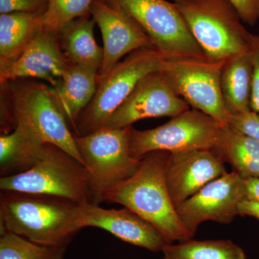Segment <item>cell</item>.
<instances>
[{"instance_id":"obj_12","label":"cell","mask_w":259,"mask_h":259,"mask_svg":"<svg viewBox=\"0 0 259 259\" xmlns=\"http://www.w3.org/2000/svg\"><path fill=\"white\" fill-rule=\"evenodd\" d=\"M190 109L169 86L160 71L150 73L136 85L105 127L123 128L151 117H171Z\"/></svg>"},{"instance_id":"obj_16","label":"cell","mask_w":259,"mask_h":259,"mask_svg":"<svg viewBox=\"0 0 259 259\" xmlns=\"http://www.w3.org/2000/svg\"><path fill=\"white\" fill-rule=\"evenodd\" d=\"M83 228L95 227L119 239L151 250L161 251L168 242L156 227L131 209H105L94 202L80 204Z\"/></svg>"},{"instance_id":"obj_22","label":"cell","mask_w":259,"mask_h":259,"mask_svg":"<svg viewBox=\"0 0 259 259\" xmlns=\"http://www.w3.org/2000/svg\"><path fill=\"white\" fill-rule=\"evenodd\" d=\"M213 152L243 179L259 177V142L225 125Z\"/></svg>"},{"instance_id":"obj_2","label":"cell","mask_w":259,"mask_h":259,"mask_svg":"<svg viewBox=\"0 0 259 259\" xmlns=\"http://www.w3.org/2000/svg\"><path fill=\"white\" fill-rule=\"evenodd\" d=\"M1 233L47 246H66L82 229L80 204L51 196L2 191Z\"/></svg>"},{"instance_id":"obj_30","label":"cell","mask_w":259,"mask_h":259,"mask_svg":"<svg viewBox=\"0 0 259 259\" xmlns=\"http://www.w3.org/2000/svg\"><path fill=\"white\" fill-rule=\"evenodd\" d=\"M244 199L259 202V177L244 179Z\"/></svg>"},{"instance_id":"obj_21","label":"cell","mask_w":259,"mask_h":259,"mask_svg":"<svg viewBox=\"0 0 259 259\" xmlns=\"http://www.w3.org/2000/svg\"><path fill=\"white\" fill-rule=\"evenodd\" d=\"M42 17L13 13L0 15V72L14 64L42 28Z\"/></svg>"},{"instance_id":"obj_7","label":"cell","mask_w":259,"mask_h":259,"mask_svg":"<svg viewBox=\"0 0 259 259\" xmlns=\"http://www.w3.org/2000/svg\"><path fill=\"white\" fill-rule=\"evenodd\" d=\"M132 126L103 127L84 136H74L76 146L90 175L94 203L103 192L128 178L140 161L131 155L129 139Z\"/></svg>"},{"instance_id":"obj_5","label":"cell","mask_w":259,"mask_h":259,"mask_svg":"<svg viewBox=\"0 0 259 259\" xmlns=\"http://www.w3.org/2000/svg\"><path fill=\"white\" fill-rule=\"evenodd\" d=\"M0 189L51 196L77 204L94 202L86 167L61 148L49 144L41 159L30 169L2 177Z\"/></svg>"},{"instance_id":"obj_26","label":"cell","mask_w":259,"mask_h":259,"mask_svg":"<svg viewBox=\"0 0 259 259\" xmlns=\"http://www.w3.org/2000/svg\"><path fill=\"white\" fill-rule=\"evenodd\" d=\"M48 6L49 0H0V13H26L42 17Z\"/></svg>"},{"instance_id":"obj_24","label":"cell","mask_w":259,"mask_h":259,"mask_svg":"<svg viewBox=\"0 0 259 259\" xmlns=\"http://www.w3.org/2000/svg\"><path fill=\"white\" fill-rule=\"evenodd\" d=\"M66 248L37 244L9 232L1 233L0 259H64Z\"/></svg>"},{"instance_id":"obj_31","label":"cell","mask_w":259,"mask_h":259,"mask_svg":"<svg viewBox=\"0 0 259 259\" xmlns=\"http://www.w3.org/2000/svg\"><path fill=\"white\" fill-rule=\"evenodd\" d=\"M238 212L241 215L250 216L259 219V202L243 199L238 207Z\"/></svg>"},{"instance_id":"obj_11","label":"cell","mask_w":259,"mask_h":259,"mask_svg":"<svg viewBox=\"0 0 259 259\" xmlns=\"http://www.w3.org/2000/svg\"><path fill=\"white\" fill-rule=\"evenodd\" d=\"M244 199V179L235 171L211 181L176 207L181 221L194 235L206 221L229 224L239 214Z\"/></svg>"},{"instance_id":"obj_3","label":"cell","mask_w":259,"mask_h":259,"mask_svg":"<svg viewBox=\"0 0 259 259\" xmlns=\"http://www.w3.org/2000/svg\"><path fill=\"white\" fill-rule=\"evenodd\" d=\"M1 94L2 123L23 127L40 142L57 146L84 166L74 134L51 88L34 80L20 79L2 83Z\"/></svg>"},{"instance_id":"obj_13","label":"cell","mask_w":259,"mask_h":259,"mask_svg":"<svg viewBox=\"0 0 259 259\" xmlns=\"http://www.w3.org/2000/svg\"><path fill=\"white\" fill-rule=\"evenodd\" d=\"M90 15L103 39V61L100 79L106 76L124 56L145 49H154L146 32L132 18L104 0H95Z\"/></svg>"},{"instance_id":"obj_8","label":"cell","mask_w":259,"mask_h":259,"mask_svg":"<svg viewBox=\"0 0 259 259\" xmlns=\"http://www.w3.org/2000/svg\"><path fill=\"white\" fill-rule=\"evenodd\" d=\"M224 63L208 57L165 58L160 71L190 107L228 125L231 115L223 102L220 82Z\"/></svg>"},{"instance_id":"obj_4","label":"cell","mask_w":259,"mask_h":259,"mask_svg":"<svg viewBox=\"0 0 259 259\" xmlns=\"http://www.w3.org/2000/svg\"><path fill=\"white\" fill-rule=\"evenodd\" d=\"M174 3L207 57L226 61L248 51L250 32L228 0H174Z\"/></svg>"},{"instance_id":"obj_18","label":"cell","mask_w":259,"mask_h":259,"mask_svg":"<svg viewBox=\"0 0 259 259\" xmlns=\"http://www.w3.org/2000/svg\"><path fill=\"white\" fill-rule=\"evenodd\" d=\"M95 20L91 15L70 22L59 32L60 47L70 64L100 71L103 61V48L94 35Z\"/></svg>"},{"instance_id":"obj_29","label":"cell","mask_w":259,"mask_h":259,"mask_svg":"<svg viewBox=\"0 0 259 259\" xmlns=\"http://www.w3.org/2000/svg\"><path fill=\"white\" fill-rule=\"evenodd\" d=\"M236 8L243 23L250 26L259 21V0H228Z\"/></svg>"},{"instance_id":"obj_27","label":"cell","mask_w":259,"mask_h":259,"mask_svg":"<svg viewBox=\"0 0 259 259\" xmlns=\"http://www.w3.org/2000/svg\"><path fill=\"white\" fill-rule=\"evenodd\" d=\"M248 53L253 66L250 109L252 111L259 113V34L250 32Z\"/></svg>"},{"instance_id":"obj_20","label":"cell","mask_w":259,"mask_h":259,"mask_svg":"<svg viewBox=\"0 0 259 259\" xmlns=\"http://www.w3.org/2000/svg\"><path fill=\"white\" fill-rule=\"evenodd\" d=\"M48 144L35 139L26 130L17 125L12 132L0 136V171L3 177L30 169L47 150Z\"/></svg>"},{"instance_id":"obj_14","label":"cell","mask_w":259,"mask_h":259,"mask_svg":"<svg viewBox=\"0 0 259 259\" xmlns=\"http://www.w3.org/2000/svg\"><path fill=\"white\" fill-rule=\"evenodd\" d=\"M70 66L60 47L59 33L42 27L18 60L0 72V82L38 79L47 81L53 88Z\"/></svg>"},{"instance_id":"obj_15","label":"cell","mask_w":259,"mask_h":259,"mask_svg":"<svg viewBox=\"0 0 259 259\" xmlns=\"http://www.w3.org/2000/svg\"><path fill=\"white\" fill-rule=\"evenodd\" d=\"M226 173L224 162L211 150L170 153L166 178L172 202L177 207Z\"/></svg>"},{"instance_id":"obj_25","label":"cell","mask_w":259,"mask_h":259,"mask_svg":"<svg viewBox=\"0 0 259 259\" xmlns=\"http://www.w3.org/2000/svg\"><path fill=\"white\" fill-rule=\"evenodd\" d=\"M95 0H49V6L42 15V28L51 31H60L70 22L90 15Z\"/></svg>"},{"instance_id":"obj_19","label":"cell","mask_w":259,"mask_h":259,"mask_svg":"<svg viewBox=\"0 0 259 259\" xmlns=\"http://www.w3.org/2000/svg\"><path fill=\"white\" fill-rule=\"evenodd\" d=\"M252 78L248 51L225 61L220 82L223 102L231 116L251 110Z\"/></svg>"},{"instance_id":"obj_6","label":"cell","mask_w":259,"mask_h":259,"mask_svg":"<svg viewBox=\"0 0 259 259\" xmlns=\"http://www.w3.org/2000/svg\"><path fill=\"white\" fill-rule=\"evenodd\" d=\"M164 59L156 49H145L131 53L116 65L100 79L95 96L78 119L75 136L105 127L137 83L150 73L161 71Z\"/></svg>"},{"instance_id":"obj_1","label":"cell","mask_w":259,"mask_h":259,"mask_svg":"<svg viewBox=\"0 0 259 259\" xmlns=\"http://www.w3.org/2000/svg\"><path fill=\"white\" fill-rule=\"evenodd\" d=\"M170 152L153 151L140 161L136 171L105 191L99 202L120 204L139 214L161 232L168 243L192 239L181 221L167 187L166 171Z\"/></svg>"},{"instance_id":"obj_10","label":"cell","mask_w":259,"mask_h":259,"mask_svg":"<svg viewBox=\"0 0 259 259\" xmlns=\"http://www.w3.org/2000/svg\"><path fill=\"white\" fill-rule=\"evenodd\" d=\"M104 1L132 18L163 57H207L175 3L166 0Z\"/></svg>"},{"instance_id":"obj_23","label":"cell","mask_w":259,"mask_h":259,"mask_svg":"<svg viewBox=\"0 0 259 259\" xmlns=\"http://www.w3.org/2000/svg\"><path fill=\"white\" fill-rule=\"evenodd\" d=\"M163 259H247L241 247L228 240H187L168 243L161 250Z\"/></svg>"},{"instance_id":"obj_17","label":"cell","mask_w":259,"mask_h":259,"mask_svg":"<svg viewBox=\"0 0 259 259\" xmlns=\"http://www.w3.org/2000/svg\"><path fill=\"white\" fill-rule=\"evenodd\" d=\"M99 81L98 71L71 65L55 86L51 88L58 107L74 133L80 115L96 93Z\"/></svg>"},{"instance_id":"obj_9","label":"cell","mask_w":259,"mask_h":259,"mask_svg":"<svg viewBox=\"0 0 259 259\" xmlns=\"http://www.w3.org/2000/svg\"><path fill=\"white\" fill-rule=\"evenodd\" d=\"M224 125L204 112L189 109L155 128L139 131L132 127L130 151L134 157L141 159L148 153L156 151H212Z\"/></svg>"},{"instance_id":"obj_28","label":"cell","mask_w":259,"mask_h":259,"mask_svg":"<svg viewBox=\"0 0 259 259\" xmlns=\"http://www.w3.org/2000/svg\"><path fill=\"white\" fill-rule=\"evenodd\" d=\"M228 125L259 142V113L250 110L232 115Z\"/></svg>"}]
</instances>
